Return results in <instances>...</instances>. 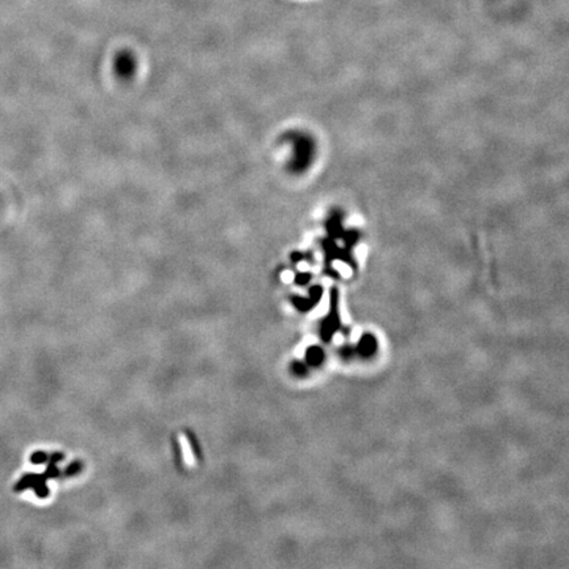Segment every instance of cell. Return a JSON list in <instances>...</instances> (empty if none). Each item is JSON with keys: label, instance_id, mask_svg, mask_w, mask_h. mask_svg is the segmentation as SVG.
<instances>
[{"label": "cell", "instance_id": "3", "mask_svg": "<svg viewBox=\"0 0 569 569\" xmlns=\"http://www.w3.org/2000/svg\"><path fill=\"white\" fill-rule=\"evenodd\" d=\"M136 68V58L132 54V52L122 50L116 54L115 61H114V68H115V74L119 78L130 80V76H134Z\"/></svg>", "mask_w": 569, "mask_h": 569}, {"label": "cell", "instance_id": "2", "mask_svg": "<svg viewBox=\"0 0 569 569\" xmlns=\"http://www.w3.org/2000/svg\"><path fill=\"white\" fill-rule=\"evenodd\" d=\"M62 456L61 454H54L53 458H52V462L50 465H49V468H48L46 473H45V476H40V477H36V476H26V478L22 480V481H20L18 485V490H22L26 489V488L28 486H36L37 488V493L40 494V497H46V488H45V480L49 478V477H54V476H57V468H56V461L58 460V458H61Z\"/></svg>", "mask_w": 569, "mask_h": 569}, {"label": "cell", "instance_id": "4", "mask_svg": "<svg viewBox=\"0 0 569 569\" xmlns=\"http://www.w3.org/2000/svg\"><path fill=\"white\" fill-rule=\"evenodd\" d=\"M45 454H44V452H36V454H33L32 458H30V460L34 462V464H40V462H42V461H45Z\"/></svg>", "mask_w": 569, "mask_h": 569}, {"label": "cell", "instance_id": "1", "mask_svg": "<svg viewBox=\"0 0 569 569\" xmlns=\"http://www.w3.org/2000/svg\"><path fill=\"white\" fill-rule=\"evenodd\" d=\"M292 169L294 172H303L307 166L312 162L315 154V145L311 137H307L303 134H296L292 137Z\"/></svg>", "mask_w": 569, "mask_h": 569}]
</instances>
